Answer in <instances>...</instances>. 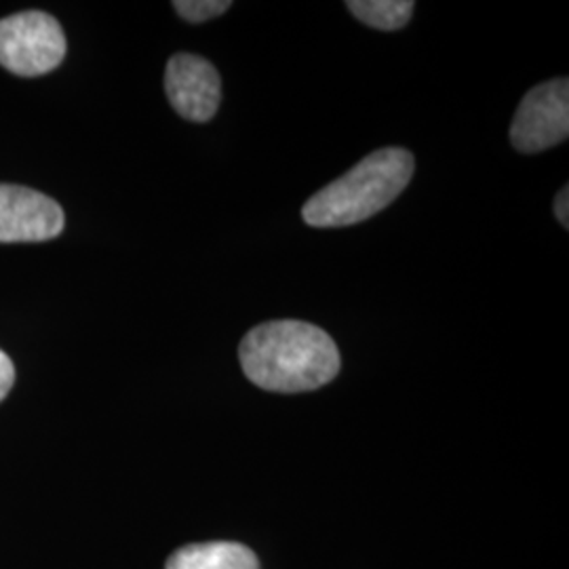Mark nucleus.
Returning a JSON list of instances; mask_svg holds the SVG:
<instances>
[{
    "label": "nucleus",
    "instance_id": "nucleus-1",
    "mask_svg": "<svg viewBox=\"0 0 569 569\" xmlns=\"http://www.w3.org/2000/svg\"><path fill=\"white\" fill-rule=\"evenodd\" d=\"M239 359L244 376L270 392H308L329 385L342 367L340 350L321 327L270 321L247 331Z\"/></svg>",
    "mask_w": 569,
    "mask_h": 569
},
{
    "label": "nucleus",
    "instance_id": "nucleus-2",
    "mask_svg": "<svg viewBox=\"0 0 569 569\" xmlns=\"http://www.w3.org/2000/svg\"><path fill=\"white\" fill-rule=\"evenodd\" d=\"M413 169V154L406 148L376 150L308 199L302 218L312 228H345L366 222L399 199L411 182Z\"/></svg>",
    "mask_w": 569,
    "mask_h": 569
},
{
    "label": "nucleus",
    "instance_id": "nucleus-3",
    "mask_svg": "<svg viewBox=\"0 0 569 569\" xmlns=\"http://www.w3.org/2000/svg\"><path fill=\"white\" fill-rule=\"evenodd\" d=\"M60 21L42 11H23L0 20V66L18 77H42L66 58Z\"/></svg>",
    "mask_w": 569,
    "mask_h": 569
},
{
    "label": "nucleus",
    "instance_id": "nucleus-4",
    "mask_svg": "<svg viewBox=\"0 0 569 569\" xmlns=\"http://www.w3.org/2000/svg\"><path fill=\"white\" fill-rule=\"evenodd\" d=\"M569 136V81L555 79L533 87L519 103L510 124V142L533 154L566 142Z\"/></svg>",
    "mask_w": 569,
    "mask_h": 569
},
{
    "label": "nucleus",
    "instance_id": "nucleus-5",
    "mask_svg": "<svg viewBox=\"0 0 569 569\" xmlns=\"http://www.w3.org/2000/svg\"><path fill=\"white\" fill-rule=\"evenodd\" d=\"M63 209L51 197L16 183H0V243H41L61 234Z\"/></svg>",
    "mask_w": 569,
    "mask_h": 569
},
{
    "label": "nucleus",
    "instance_id": "nucleus-6",
    "mask_svg": "<svg viewBox=\"0 0 569 569\" xmlns=\"http://www.w3.org/2000/svg\"><path fill=\"white\" fill-rule=\"evenodd\" d=\"M164 91L182 119L207 122L216 117L222 102V79L211 61L178 53L167 61Z\"/></svg>",
    "mask_w": 569,
    "mask_h": 569
},
{
    "label": "nucleus",
    "instance_id": "nucleus-7",
    "mask_svg": "<svg viewBox=\"0 0 569 569\" xmlns=\"http://www.w3.org/2000/svg\"><path fill=\"white\" fill-rule=\"evenodd\" d=\"M164 569H260V561L239 542H204L176 550Z\"/></svg>",
    "mask_w": 569,
    "mask_h": 569
},
{
    "label": "nucleus",
    "instance_id": "nucleus-8",
    "mask_svg": "<svg viewBox=\"0 0 569 569\" xmlns=\"http://www.w3.org/2000/svg\"><path fill=\"white\" fill-rule=\"evenodd\" d=\"M346 7L357 20L376 30H401L413 16L411 0H348Z\"/></svg>",
    "mask_w": 569,
    "mask_h": 569
},
{
    "label": "nucleus",
    "instance_id": "nucleus-9",
    "mask_svg": "<svg viewBox=\"0 0 569 569\" xmlns=\"http://www.w3.org/2000/svg\"><path fill=\"white\" fill-rule=\"evenodd\" d=\"M230 7H232L230 0H176L173 2V9L178 11V16L190 23H203V21L220 18Z\"/></svg>",
    "mask_w": 569,
    "mask_h": 569
},
{
    "label": "nucleus",
    "instance_id": "nucleus-10",
    "mask_svg": "<svg viewBox=\"0 0 569 569\" xmlns=\"http://www.w3.org/2000/svg\"><path fill=\"white\" fill-rule=\"evenodd\" d=\"M16 382V367L7 352L0 350V401L9 395Z\"/></svg>",
    "mask_w": 569,
    "mask_h": 569
},
{
    "label": "nucleus",
    "instance_id": "nucleus-11",
    "mask_svg": "<svg viewBox=\"0 0 569 569\" xmlns=\"http://www.w3.org/2000/svg\"><path fill=\"white\" fill-rule=\"evenodd\" d=\"M555 216L561 224L568 228L569 226V188L563 186V190L557 194L555 199Z\"/></svg>",
    "mask_w": 569,
    "mask_h": 569
}]
</instances>
